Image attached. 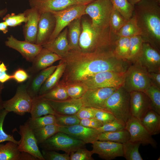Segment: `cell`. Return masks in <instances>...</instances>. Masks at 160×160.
I'll return each mask as SVG.
<instances>
[{"label": "cell", "instance_id": "27", "mask_svg": "<svg viewBox=\"0 0 160 160\" xmlns=\"http://www.w3.org/2000/svg\"><path fill=\"white\" fill-rule=\"evenodd\" d=\"M30 113L32 118L49 114L55 116L58 115L46 100L38 96L32 98V106Z\"/></svg>", "mask_w": 160, "mask_h": 160}, {"label": "cell", "instance_id": "14", "mask_svg": "<svg viewBox=\"0 0 160 160\" xmlns=\"http://www.w3.org/2000/svg\"><path fill=\"white\" fill-rule=\"evenodd\" d=\"M92 144V152L98 154L102 159L111 160L123 156L122 143L97 140Z\"/></svg>", "mask_w": 160, "mask_h": 160}, {"label": "cell", "instance_id": "18", "mask_svg": "<svg viewBox=\"0 0 160 160\" xmlns=\"http://www.w3.org/2000/svg\"><path fill=\"white\" fill-rule=\"evenodd\" d=\"M59 131L82 141L86 144H92L97 140L99 134L97 129L85 127L79 124L69 127L59 126Z\"/></svg>", "mask_w": 160, "mask_h": 160}, {"label": "cell", "instance_id": "3", "mask_svg": "<svg viewBox=\"0 0 160 160\" xmlns=\"http://www.w3.org/2000/svg\"><path fill=\"white\" fill-rule=\"evenodd\" d=\"M81 32L79 41L81 51L89 53L113 52L115 42L118 37L110 28L103 29L94 26L91 21L81 20Z\"/></svg>", "mask_w": 160, "mask_h": 160}, {"label": "cell", "instance_id": "44", "mask_svg": "<svg viewBox=\"0 0 160 160\" xmlns=\"http://www.w3.org/2000/svg\"><path fill=\"white\" fill-rule=\"evenodd\" d=\"M56 124L59 126L69 127L79 124L80 120L76 114L60 115L55 116Z\"/></svg>", "mask_w": 160, "mask_h": 160}, {"label": "cell", "instance_id": "10", "mask_svg": "<svg viewBox=\"0 0 160 160\" xmlns=\"http://www.w3.org/2000/svg\"><path fill=\"white\" fill-rule=\"evenodd\" d=\"M32 98L28 93L25 84H21L17 87L14 96L4 101V109L9 112L23 116L30 113L32 104Z\"/></svg>", "mask_w": 160, "mask_h": 160}, {"label": "cell", "instance_id": "6", "mask_svg": "<svg viewBox=\"0 0 160 160\" xmlns=\"http://www.w3.org/2000/svg\"><path fill=\"white\" fill-rule=\"evenodd\" d=\"M113 7L111 0H96L86 5L85 13L90 17L94 26L110 28V17Z\"/></svg>", "mask_w": 160, "mask_h": 160}, {"label": "cell", "instance_id": "28", "mask_svg": "<svg viewBox=\"0 0 160 160\" xmlns=\"http://www.w3.org/2000/svg\"><path fill=\"white\" fill-rule=\"evenodd\" d=\"M145 129L152 136L160 132V114L151 109L140 120Z\"/></svg>", "mask_w": 160, "mask_h": 160}, {"label": "cell", "instance_id": "47", "mask_svg": "<svg viewBox=\"0 0 160 160\" xmlns=\"http://www.w3.org/2000/svg\"><path fill=\"white\" fill-rule=\"evenodd\" d=\"M93 154L85 147L80 148L70 154V160H94Z\"/></svg>", "mask_w": 160, "mask_h": 160}, {"label": "cell", "instance_id": "49", "mask_svg": "<svg viewBox=\"0 0 160 160\" xmlns=\"http://www.w3.org/2000/svg\"><path fill=\"white\" fill-rule=\"evenodd\" d=\"M95 118L100 121L103 125L109 123L116 118L111 113L103 109L96 108Z\"/></svg>", "mask_w": 160, "mask_h": 160}, {"label": "cell", "instance_id": "37", "mask_svg": "<svg viewBox=\"0 0 160 160\" xmlns=\"http://www.w3.org/2000/svg\"><path fill=\"white\" fill-rule=\"evenodd\" d=\"M59 126L57 124H52L33 130L38 145L59 132Z\"/></svg>", "mask_w": 160, "mask_h": 160}, {"label": "cell", "instance_id": "57", "mask_svg": "<svg viewBox=\"0 0 160 160\" xmlns=\"http://www.w3.org/2000/svg\"><path fill=\"white\" fill-rule=\"evenodd\" d=\"M78 4L87 5L96 0H75Z\"/></svg>", "mask_w": 160, "mask_h": 160}, {"label": "cell", "instance_id": "58", "mask_svg": "<svg viewBox=\"0 0 160 160\" xmlns=\"http://www.w3.org/2000/svg\"><path fill=\"white\" fill-rule=\"evenodd\" d=\"M7 12V9L5 8L0 10V17H3V16L5 15Z\"/></svg>", "mask_w": 160, "mask_h": 160}, {"label": "cell", "instance_id": "17", "mask_svg": "<svg viewBox=\"0 0 160 160\" xmlns=\"http://www.w3.org/2000/svg\"><path fill=\"white\" fill-rule=\"evenodd\" d=\"M31 7L40 14L60 11L78 4L75 0H29Z\"/></svg>", "mask_w": 160, "mask_h": 160}, {"label": "cell", "instance_id": "39", "mask_svg": "<svg viewBox=\"0 0 160 160\" xmlns=\"http://www.w3.org/2000/svg\"><path fill=\"white\" fill-rule=\"evenodd\" d=\"M113 7L120 13L124 19L127 21L132 17L134 6L127 0H111Z\"/></svg>", "mask_w": 160, "mask_h": 160}, {"label": "cell", "instance_id": "59", "mask_svg": "<svg viewBox=\"0 0 160 160\" xmlns=\"http://www.w3.org/2000/svg\"><path fill=\"white\" fill-rule=\"evenodd\" d=\"M128 2L132 5L134 6L140 0H127Z\"/></svg>", "mask_w": 160, "mask_h": 160}, {"label": "cell", "instance_id": "24", "mask_svg": "<svg viewBox=\"0 0 160 160\" xmlns=\"http://www.w3.org/2000/svg\"><path fill=\"white\" fill-rule=\"evenodd\" d=\"M18 147L11 141L0 143V160H38L29 153L20 151Z\"/></svg>", "mask_w": 160, "mask_h": 160}, {"label": "cell", "instance_id": "40", "mask_svg": "<svg viewBox=\"0 0 160 160\" xmlns=\"http://www.w3.org/2000/svg\"><path fill=\"white\" fill-rule=\"evenodd\" d=\"M127 21L120 13L113 7L110 19V27L111 33L116 35L117 32Z\"/></svg>", "mask_w": 160, "mask_h": 160}, {"label": "cell", "instance_id": "51", "mask_svg": "<svg viewBox=\"0 0 160 160\" xmlns=\"http://www.w3.org/2000/svg\"><path fill=\"white\" fill-rule=\"evenodd\" d=\"M79 124L85 127L96 129L103 125L100 121L95 118L80 120Z\"/></svg>", "mask_w": 160, "mask_h": 160}, {"label": "cell", "instance_id": "11", "mask_svg": "<svg viewBox=\"0 0 160 160\" xmlns=\"http://www.w3.org/2000/svg\"><path fill=\"white\" fill-rule=\"evenodd\" d=\"M18 133L21 136L20 142L18 145V149L21 152L31 154L38 160H45L40 151L37 139L33 130L26 121L20 125Z\"/></svg>", "mask_w": 160, "mask_h": 160}, {"label": "cell", "instance_id": "36", "mask_svg": "<svg viewBox=\"0 0 160 160\" xmlns=\"http://www.w3.org/2000/svg\"><path fill=\"white\" fill-rule=\"evenodd\" d=\"M141 143L128 140L122 143L123 157L127 160H143L139 151Z\"/></svg>", "mask_w": 160, "mask_h": 160}, {"label": "cell", "instance_id": "15", "mask_svg": "<svg viewBox=\"0 0 160 160\" xmlns=\"http://www.w3.org/2000/svg\"><path fill=\"white\" fill-rule=\"evenodd\" d=\"M5 45L19 52L27 61L32 62L43 48L42 46L17 40L12 35L7 38Z\"/></svg>", "mask_w": 160, "mask_h": 160}, {"label": "cell", "instance_id": "38", "mask_svg": "<svg viewBox=\"0 0 160 160\" xmlns=\"http://www.w3.org/2000/svg\"><path fill=\"white\" fill-rule=\"evenodd\" d=\"M33 130L40 129L48 125L56 124L55 116L47 115L35 118H29L26 121Z\"/></svg>", "mask_w": 160, "mask_h": 160}, {"label": "cell", "instance_id": "52", "mask_svg": "<svg viewBox=\"0 0 160 160\" xmlns=\"http://www.w3.org/2000/svg\"><path fill=\"white\" fill-rule=\"evenodd\" d=\"M11 75L12 79L19 83L24 82L28 80L30 76L26 71L21 68L17 69Z\"/></svg>", "mask_w": 160, "mask_h": 160}, {"label": "cell", "instance_id": "25", "mask_svg": "<svg viewBox=\"0 0 160 160\" xmlns=\"http://www.w3.org/2000/svg\"><path fill=\"white\" fill-rule=\"evenodd\" d=\"M46 100L55 112L60 115L76 114L83 106L81 98H70L61 100Z\"/></svg>", "mask_w": 160, "mask_h": 160}, {"label": "cell", "instance_id": "7", "mask_svg": "<svg viewBox=\"0 0 160 160\" xmlns=\"http://www.w3.org/2000/svg\"><path fill=\"white\" fill-rule=\"evenodd\" d=\"M85 144L82 141L59 132L39 145L42 149L62 151L70 154L79 148L85 147Z\"/></svg>", "mask_w": 160, "mask_h": 160}, {"label": "cell", "instance_id": "5", "mask_svg": "<svg viewBox=\"0 0 160 160\" xmlns=\"http://www.w3.org/2000/svg\"><path fill=\"white\" fill-rule=\"evenodd\" d=\"M148 72L137 60L131 63L125 72L123 86L127 92H145L152 85Z\"/></svg>", "mask_w": 160, "mask_h": 160}, {"label": "cell", "instance_id": "26", "mask_svg": "<svg viewBox=\"0 0 160 160\" xmlns=\"http://www.w3.org/2000/svg\"><path fill=\"white\" fill-rule=\"evenodd\" d=\"M68 28H64L51 42L43 45V47L54 53L62 58L70 50L67 37Z\"/></svg>", "mask_w": 160, "mask_h": 160}, {"label": "cell", "instance_id": "20", "mask_svg": "<svg viewBox=\"0 0 160 160\" xmlns=\"http://www.w3.org/2000/svg\"><path fill=\"white\" fill-rule=\"evenodd\" d=\"M55 20L51 12L40 14L36 44L43 45L46 43L54 30Z\"/></svg>", "mask_w": 160, "mask_h": 160}, {"label": "cell", "instance_id": "34", "mask_svg": "<svg viewBox=\"0 0 160 160\" xmlns=\"http://www.w3.org/2000/svg\"><path fill=\"white\" fill-rule=\"evenodd\" d=\"M129 46V37H118L115 42L114 54L118 58L127 60Z\"/></svg>", "mask_w": 160, "mask_h": 160}, {"label": "cell", "instance_id": "45", "mask_svg": "<svg viewBox=\"0 0 160 160\" xmlns=\"http://www.w3.org/2000/svg\"><path fill=\"white\" fill-rule=\"evenodd\" d=\"M9 113L4 109L0 111V143L5 141H11L18 145L20 143V140H16L13 135L7 134L3 129L4 122L7 115Z\"/></svg>", "mask_w": 160, "mask_h": 160}, {"label": "cell", "instance_id": "41", "mask_svg": "<svg viewBox=\"0 0 160 160\" xmlns=\"http://www.w3.org/2000/svg\"><path fill=\"white\" fill-rule=\"evenodd\" d=\"M144 92L151 100L152 109L160 114V89L152 84Z\"/></svg>", "mask_w": 160, "mask_h": 160}, {"label": "cell", "instance_id": "23", "mask_svg": "<svg viewBox=\"0 0 160 160\" xmlns=\"http://www.w3.org/2000/svg\"><path fill=\"white\" fill-rule=\"evenodd\" d=\"M56 67L57 65H52L30 75L25 85L27 90L32 98L38 95L41 87Z\"/></svg>", "mask_w": 160, "mask_h": 160}, {"label": "cell", "instance_id": "56", "mask_svg": "<svg viewBox=\"0 0 160 160\" xmlns=\"http://www.w3.org/2000/svg\"><path fill=\"white\" fill-rule=\"evenodd\" d=\"M8 27L4 21L0 22V31H2L3 33L6 34L8 32Z\"/></svg>", "mask_w": 160, "mask_h": 160}, {"label": "cell", "instance_id": "13", "mask_svg": "<svg viewBox=\"0 0 160 160\" xmlns=\"http://www.w3.org/2000/svg\"><path fill=\"white\" fill-rule=\"evenodd\" d=\"M118 87L88 89L81 98L83 106L101 109L106 100Z\"/></svg>", "mask_w": 160, "mask_h": 160}, {"label": "cell", "instance_id": "42", "mask_svg": "<svg viewBox=\"0 0 160 160\" xmlns=\"http://www.w3.org/2000/svg\"><path fill=\"white\" fill-rule=\"evenodd\" d=\"M64 85L68 95L71 98H81L88 89L87 88L81 83H75Z\"/></svg>", "mask_w": 160, "mask_h": 160}, {"label": "cell", "instance_id": "54", "mask_svg": "<svg viewBox=\"0 0 160 160\" xmlns=\"http://www.w3.org/2000/svg\"><path fill=\"white\" fill-rule=\"evenodd\" d=\"M152 84L160 89V72H148Z\"/></svg>", "mask_w": 160, "mask_h": 160}, {"label": "cell", "instance_id": "22", "mask_svg": "<svg viewBox=\"0 0 160 160\" xmlns=\"http://www.w3.org/2000/svg\"><path fill=\"white\" fill-rule=\"evenodd\" d=\"M27 18L23 26L24 40L36 44L40 14L35 8L31 7L24 11Z\"/></svg>", "mask_w": 160, "mask_h": 160}, {"label": "cell", "instance_id": "32", "mask_svg": "<svg viewBox=\"0 0 160 160\" xmlns=\"http://www.w3.org/2000/svg\"><path fill=\"white\" fill-rule=\"evenodd\" d=\"M141 32L137 25L135 15L133 12L131 18L127 21L124 25L117 32L118 37H131L137 35H140Z\"/></svg>", "mask_w": 160, "mask_h": 160}, {"label": "cell", "instance_id": "1", "mask_svg": "<svg viewBox=\"0 0 160 160\" xmlns=\"http://www.w3.org/2000/svg\"><path fill=\"white\" fill-rule=\"evenodd\" d=\"M61 60L65 67L59 82L64 84L80 83L101 72H125L130 65L112 52L89 53L70 50Z\"/></svg>", "mask_w": 160, "mask_h": 160}, {"label": "cell", "instance_id": "30", "mask_svg": "<svg viewBox=\"0 0 160 160\" xmlns=\"http://www.w3.org/2000/svg\"><path fill=\"white\" fill-rule=\"evenodd\" d=\"M67 27V37L70 50H80L79 41L81 30V18L74 20Z\"/></svg>", "mask_w": 160, "mask_h": 160}, {"label": "cell", "instance_id": "35", "mask_svg": "<svg viewBox=\"0 0 160 160\" xmlns=\"http://www.w3.org/2000/svg\"><path fill=\"white\" fill-rule=\"evenodd\" d=\"M38 96L44 99L53 100H63L70 98L67 93L64 84L60 82L48 92Z\"/></svg>", "mask_w": 160, "mask_h": 160}, {"label": "cell", "instance_id": "50", "mask_svg": "<svg viewBox=\"0 0 160 160\" xmlns=\"http://www.w3.org/2000/svg\"><path fill=\"white\" fill-rule=\"evenodd\" d=\"M96 109L93 108L83 106L76 115L80 120L95 118Z\"/></svg>", "mask_w": 160, "mask_h": 160}, {"label": "cell", "instance_id": "46", "mask_svg": "<svg viewBox=\"0 0 160 160\" xmlns=\"http://www.w3.org/2000/svg\"><path fill=\"white\" fill-rule=\"evenodd\" d=\"M125 123L117 119L103 125L97 129L99 133L108 132L119 131L125 129Z\"/></svg>", "mask_w": 160, "mask_h": 160}, {"label": "cell", "instance_id": "43", "mask_svg": "<svg viewBox=\"0 0 160 160\" xmlns=\"http://www.w3.org/2000/svg\"><path fill=\"white\" fill-rule=\"evenodd\" d=\"M2 19L8 27H14L21 25L23 22L25 23L27 18L23 12L17 15L13 13L7 14Z\"/></svg>", "mask_w": 160, "mask_h": 160}, {"label": "cell", "instance_id": "33", "mask_svg": "<svg viewBox=\"0 0 160 160\" xmlns=\"http://www.w3.org/2000/svg\"><path fill=\"white\" fill-rule=\"evenodd\" d=\"M143 42L140 35L130 38L129 52L127 60L131 63L138 60L142 52Z\"/></svg>", "mask_w": 160, "mask_h": 160}, {"label": "cell", "instance_id": "53", "mask_svg": "<svg viewBox=\"0 0 160 160\" xmlns=\"http://www.w3.org/2000/svg\"><path fill=\"white\" fill-rule=\"evenodd\" d=\"M7 69L3 62L0 64V82L4 83L8 80L12 79L11 75L7 73Z\"/></svg>", "mask_w": 160, "mask_h": 160}, {"label": "cell", "instance_id": "9", "mask_svg": "<svg viewBox=\"0 0 160 160\" xmlns=\"http://www.w3.org/2000/svg\"><path fill=\"white\" fill-rule=\"evenodd\" d=\"M125 72L111 71L101 72L89 77L80 83L88 89L119 87L123 84Z\"/></svg>", "mask_w": 160, "mask_h": 160}, {"label": "cell", "instance_id": "4", "mask_svg": "<svg viewBox=\"0 0 160 160\" xmlns=\"http://www.w3.org/2000/svg\"><path fill=\"white\" fill-rule=\"evenodd\" d=\"M130 93L121 86L108 98L101 109L112 114L116 119L125 123L131 116Z\"/></svg>", "mask_w": 160, "mask_h": 160}, {"label": "cell", "instance_id": "55", "mask_svg": "<svg viewBox=\"0 0 160 160\" xmlns=\"http://www.w3.org/2000/svg\"><path fill=\"white\" fill-rule=\"evenodd\" d=\"M4 87V83L0 82V111L4 109L3 106L4 101L2 100L1 96L2 90Z\"/></svg>", "mask_w": 160, "mask_h": 160}, {"label": "cell", "instance_id": "48", "mask_svg": "<svg viewBox=\"0 0 160 160\" xmlns=\"http://www.w3.org/2000/svg\"><path fill=\"white\" fill-rule=\"evenodd\" d=\"M45 160H70V154L59 153L55 151L42 149L41 152Z\"/></svg>", "mask_w": 160, "mask_h": 160}, {"label": "cell", "instance_id": "2", "mask_svg": "<svg viewBox=\"0 0 160 160\" xmlns=\"http://www.w3.org/2000/svg\"><path fill=\"white\" fill-rule=\"evenodd\" d=\"M144 42L160 51V0H140L134 5Z\"/></svg>", "mask_w": 160, "mask_h": 160}, {"label": "cell", "instance_id": "12", "mask_svg": "<svg viewBox=\"0 0 160 160\" xmlns=\"http://www.w3.org/2000/svg\"><path fill=\"white\" fill-rule=\"evenodd\" d=\"M125 129L129 133V140L140 142L144 145H150L156 147V142L138 119L131 116L125 123Z\"/></svg>", "mask_w": 160, "mask_h": 160}, {"label": "cell", "instance_id": "21", "mask_svg": "<svg viewBox=\"0 0 160 160\" xmlns=\"http://www.w3.org/2000/svg\"><path fill=\"white\" fill-rule=\"evenodd\" d=\"M62 58L56 54L43 47L32 62V64L27 70L30 75L52 65L56 61Z\"/></svg>", "mask_w": 160, "mask_h": 160}, {"label": "cell", "instance_id": "19", "mask_svg": "<svg viewBox=\"0 0 160 160\" xmlns=\"http://www.w3.org/2000/svg\"><path fill=\"white\" fill-rule=\"evenodd\" d=\"M138 60L148 72H160V52L149 44L143 43Z\"/></svg>", "mask_w": 160, "mask_h": 160}, {"label": "cell", "instance_id": "8", "mask_svg": "<svg viewBox=\"0 0 160 160\" xmlns=\"http://www.w3.org/2000/svg\"><path fill=\"white\" fill-rule=\"evenodd\" d=\"M86 5L78 4L60 11L51 12L55 18V25L54 31L46 43L52 42L74 20L81 18L85 15Z\"/></svg>", "mask_w": 160, "mask_h": 160}, {"label": "cell", "instance_id": "29", "mask_svg": "<svg viewBox=\"0 0 160 160\" xmlns=\"http://www.w3.org/2000/svg\"><path fill=\"white\" fill-rule=\"evenodd\" d=\"M60 61L55 70L47 79L41 87L38 96L46 93L59 83L64 72L65 67L64 62L62 60Z\"/></svg>", "mask_w": 160, "mask_h": 160}, {"label": "cell", "instance_id": "31", "mask_svg": "<svg viewBox=\"0 0 160 160\" xmlns=\"http://www.w3.org/2000/svg\"><path fill=\"white\" fill-rule=\"evenodd\" d=\"M129 133L125 129L119 131L100 133L98 135L97 140L122 144L129 140Z\"/></svg>", "mask_w": 160, "mask_h": 160}, {"label": "cell", "instance_id": "16", "mask_svg": "<svg viewBox=\"0 0 160 160\" xmlns=\"http://www.w3.org/2000/svg\"><path fill=\"white\" fill-rule=\"evenodd\" d=\"M130 94L131 116L140 120L149 111L152 109L151 100L144 92L133 91Z\"/></svg>", "mask_w": 160, "mask_h": 160}]
</instances>
